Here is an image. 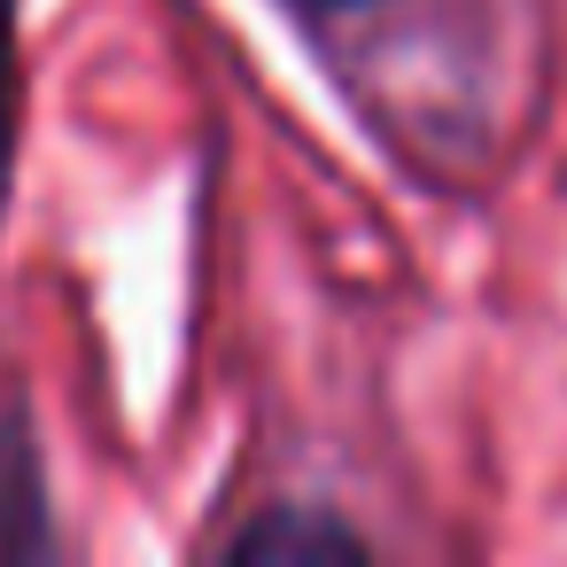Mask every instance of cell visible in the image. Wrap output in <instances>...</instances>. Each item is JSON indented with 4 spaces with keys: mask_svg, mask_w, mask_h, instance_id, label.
Listing matches in <instances>:
<instances>
[{
    "mask_svg": "<svg viewBox=\"0 0 567 567\" xmlns=\"http://www.w3.org/2000/svg\"><path fill=\"white\" fill-rule=\"evenodd\" d=\"M234 551H241V559H257V551H265V559H288V551H342V559H350L358 536H350L342 520H296V513H272V520H257Z\"/></svg>",
    "mask_w": 567,
    "mask_h": 567,
    "instance_id": "1",
    "label": "cell"
},
{
    "mask_svg": "<svg viewBox=\"0 0 567 567\" xmlns=\"http://www.w3.org/2000/svg\"><path fill=\"white\" fill-rule=\"evenodd\" d=\"M9 125H17V24L0 0V187H9Z\"/></svg>",
    "mask_w": 567,
    "mask_h": 567,
    "instance_id": "2",
    "label": "cell"
},
{
    "mask_svg": "<svg viewBox=\"0 0 567 567\" xmlns=\"http://www.w3.org/2000/svg\"><path fill=\"white\" fill-rule=\"evenodd\" d=\"M296 9H358V0H296Z\"/></svg>",
    "mask_w": 567,
    "mask_h": 567,
    "instance_id": "3",
    "label": "cell"
}]
</instances>
